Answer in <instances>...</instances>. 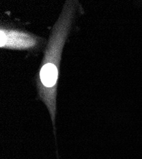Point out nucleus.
<instances>
[{"instance_id":"f257e3e1","label":"nucleus","mask_w":142,"mask_h":159,"mask_svg":"<svg viewBox=\"0 0 142 159\" xmlns=\"http://www.w3.org/2000/svg\"><path fill=\"white\" fill-rule=\"evenodd\" d=\"M76 2L66 1L54 25L37 78L40 99L48 110L55 130L56 96L62 52L75 16Z\"/></svg>"},{"instance_id":"f03ea898","label":"nucleus","mask_w":142,"mask_h":159,"mask_svg":"<svg viewBox=\"0 0 142 159\" xmlns=\"http://www.w3.org/2000/svg\"><path fill=\"white\" fill-rule=\"evenodd\" d=\"M0 47L13 50H30L39 42L38 38L31 33L16 29L2 27L0 30Z\"/></svg>"}]
</instances>
